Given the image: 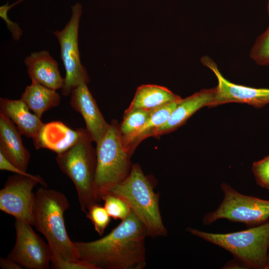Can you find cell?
I'll return each instance as SVG.
<instances>
[{
    "label": "cell",
    "mask_w": 269,
    "mask_h": 269,
    "mask_svg": "<svg viewBox=\"0 0 269 269\" xmlns=\"http://www.w3.org/2000/svg\"><path fill=\"white\" fill-rule=\"evenodd\" d=\"M147 228L131 210L106 236L91 242H74L80 260L96 269H143L146 266Z\"/></svg>",
    "instance_id": "obj_1"
},
{
    "label": "cell",
    "mask_w": 269,
    "mask_h": 269,
    "mask_svg": "<svg viewBox=\"0 0 269 269\" xmlns=\"http://www.w3.org/2000/svg\"><path fill=\"white\" fill-rule=\"evenodd\" d=\"M70 207L62 192L43 186L35 193L32 209V226L47 240L52 253L59 254L65 260L78 261L74 242L68 236L64 214Z\"/></svg>",
    "instance_id": "obj_2"
},
{
    "label": "cell",
    "mask_w": 269,
    "mask_h": 269,
    "mask_svg": "<svg viewBox=\"0 0 269 269\" xmlns=\"http://www.w3.org/2000/svg\"><path fill=\"white\" fill-rule=\"evenodd\" d=\"M109 193L128 204L147 228L149 236L155 238L167 236L168 231L159 210V195L155 193L152 183L138 164L132 165L128 176Z\"/></svg>",
    "instance_id": "obj_3"
},
{
    "label": "cell",
    "mask_w": 269,
    "mask_h": 269,
    "mask_svg": "<svg viewBox=\"0 0 269 269\" xmlns=\"http://www.w3.org/2000/svg\"><path fill=\"white\" fill-rule=\"evenodd\" d=\"M79 131V137L76 143L57 154L55 159L60 170L73 182L81 210L86 214L92 206L99 203L94 187L96 153L87 130L81 128Z\"/></svg>",
    "instance_id": "obj_4"
},
{
    "label": "cell",
    "mask_w": 269,
    "mask_h": 269,
    "mask_svg": "<svg viewBox=\"0 0 269 269\" xmlns=\"http://www.w3.org/2000/svg\"><path fill=\"white\" fill-rule=\"evenodd\" d=\"M193 236L230 252L248 269H266L269 249V220L247 230L226 234L188 227Z\"/></svg>",
    "instance_id": "obj_5"
},
{
    "label": "cell",
    "mask_w": 269,
    "mask_h": 269,
    "mask_svg": "<svg viewBox=\"0 0 269 269\" xmlns=\"http://www.w3.org/2000/svg\"><path fill=\"white\" fill-rule=\"evenodd\" d=\"M96 153L94 187L100 202L128 176L132 167V154L123 144L120 126L116 121H112L105 136L97 143Z\"/></svg>",
    "instance_id": "obj_6"
},
{
    "label": "cell",
    "mask_w": 269,
    "mask_h": 269,
    "mask_svg": "<svg viewBox=\"0 0 269 269\" xmlns=\"http://www.w3.org/2000/svg\"><path fill=\"white\" fill-rule=\"evenodd\" d=\"M220 188L224 195L223 200L215 210L204 216V225L227 219L254 227L269 220V200L242 194L225 182L221 184Z\"/></svg>",
    "instance_id": "obj_7"
},
{
    "label": "cell",
    "mask_w": 269,
    "mask_h": 269,
    "mask_svg": "<svg viewBox=\"0 0 269 269\" xmlns=\"http://www.w3.org/2000/svg\"><path fill=\"white\" fill-rule=\"evenodd\" d=\"M71 9L69 21L63 29L53 32L60 44L61 59L66 72L61 89V94L65 96L70 95L72 90L81 83L89 81L87 71L81 63L78 46V29L82 7L76 3Z\"/></svg>",
    "instance_id": "obj_8"
},
{
    "label": "cell",
    "mask_w": 269,
    "mask_h": 269,
    "mask_svg": "<svg viewBox=\"0 0 269 269\" xmlns=\"http://www.w3.org/2000/svg\"><path fill=\"white\" fill-rule=\"evenodd\" d=\"M38 184L46 187L39 175L15 174L9 176L0 190V210L25 221L32 226V209L35 193L32 191Z\"/></svg>",
    "instance_id": "obj_9"
},
{
    "label": "cell",
    "mask_w": 269,
    "mask_h": 269,
    "mask_svg": "<svg viewBox=\"0 0 269 269\" xmlns=\"http://www.w3.org/2000/svg\"><path fill=\"white\" fill-rule=\"evenodd\" d=\"M28 223L15 219L16 242L7 258L27 269H48L51 264L50 246L33 231Z\"/></svg>",
    "instance_id": "obj_10"
},
{
    "label": "cell",
    "mask_w": 269,
    "mask_h": 269,
    "mask_svg": "<svg viewBox=\"0 0 269 269\" xmlns=\"http://www.w3.org/2000/svg\"><path fill=\"white\" fill-rule=\"evenodd\" d=\"M201 62L213 72L218 80L216 93L211 107L238 103L261 108L269 104V88H257L234 84L223 76L217 64L208 56L203 57Z\"/></svg>",
    "instance_id": "obj_11"
},
{
    "label": "cell",
    "mask_w": 269,
    "mask_h": 269,
    "mask_svg": "<svg viewBox=\"0 0 269 269\" xmlns=\"http://www.w3.org/2000/svg\"><path fill=\"white\" fill-rule=\"evenodd\" d=\"M70 105L83 117L93 141L96 144L100 142L108 132L110 124L100 112L87 83L83 82L72 90Z\"/></svg>",
    "instance_id": "obj_12"
},
{
    "label": "cell",
    "mask_w": 269,
    "mask_h": 269,
    "mask_svg": "<svg viewBox=\"0 0 269 269\" xmlns=\"http://www.w3.org/2000/svg\"><path fill=\"white\" fill-rule=\"evenodd\" d=\"M216 93V88L203 89L182 99L167 121L155 132L159 136L174 131L184 124L196 112L202 107H211Z\"/></svg>",
    "instance_id": "obj_13"
},
{
    "label": "cell",
    "mask_w": 269,
    "mask_h": 269,
    "mask_svg": "<svg viewBox=\"0 0 269 269\" xmlns=\"http://www.w3.org/2000/svg\"><path fill=\"white\" fill-rule=\"evenodd\" d=\"M21 135L14 123L0 112V152L18 168L26 172L30 154L23 145Z\"/></svg>",
    "instance_id": "obj_14"
},
{
    "label": "cell",
    "mask_w": 269,
    "mask_h": 269,
    "mask_svg": "<svg viewBox=\"0 0 269 269\" xmlns=\"http://www.w3.org/2000/svg\"><path fill=\"white\" fill-rule=\"evenodd\" d=\"M31 80L49 88L62 89L64 78L60 73L57 61L45 50L31 53L24 60Z\"/></svg>",
    "instance_id": "obj_15"
},
{
    "label": "cell",
    "mask_w": 269,
    "mask_h": 269,
    "mask_svg": "<svg viewBox=\"0 0 269 269\" xmlns=\"http://www.w3.org/2000/svg\"><path fill=\"white\" fill-rule=\"evenodd\" d=\"M79 135V129L73 130L62 122H52L44 124L32 139L36 149L46 148L59 154L75 144Z\"/></svg>",
    "instance_id": "obj_16"
},
{
    "label": "cell",
    "mask_w": 269,
    "mask_h": 269,
    "mask_svg": "<svg viewBox=\"0 0 269 269\" xmlns=\"http://www.w3.org/2000/svg\"><path fill=\"white\" fill-rule=\"evenodd\" d=\"M0 112L8 117L22 135L34 138L44 125L41 118L30 112L27 105L20 99H0Z\"/></svg>",
    "instance_id": "obj_17"
},
{
    "label": "cell",
    "mask_w": 269,
    "mask_h": 269,
    "mask_svg": "<svg viewBox=\"0 0 269 269\" xmlns=\"http://www.w3.org/2000/svg\"><path fill=\"white\" fill-rule=\"evenodd\" d=\"M180 100L169 103L153 110L148 119L139 130L130 135L122 136L124 147L132 154L141 141L149 136H153L156 131L167 121Z\"/></svg>",
    "instance_id": "obj_18"
},
{
    "label": "cell",
    "mask_w": 269,
    "mask_h": 269,
    "mask_svg": "<svg viewBox=\"0 0 269 269\" xmlns=\"http://www.w3.org/2000/svg\"><path fill=\"white\" fill-rule=\"evenodd\" d=\"M181 99L163 86L152 84L142 85L137 88L128 109L154 110Z\"/></svg>",
    "instance_id": "obj_19"
},
{
    "label": "cell",
    "mask_w": 269,
    "mask_h": 269,
    "mask_svg": "<svg viewBox=\"0 0 269 269\" xmlns=\"http://www.w3.org/2000/svg\"><path fill=\"white\" fill-rule=\"evenodd\" d=\"M20 99L41 118L45 111L59 105L61 96L56 90L31 80V84L25 88Z\"/></svg>",
    "instance_id": "obj_20"
},
{
    "label": "cell",
    "mask_w": 269,
    "mask_h": 269,
    "mask_svg": "<svg viewBox=\"0 0 269 269\" xmlns=\"http://www.w3.org/2000/svg\"><path fill=\"white\" fill-rule=\"evenodd\" d=\"M153 111L139 108L127 109L120 125L122 136L130 135L139 130L148 119Z\"/></svg>",
    "instance_id": "obj_21"
},
{
    "label": "cell",
    "mask_w": 269,
    "mask_h": 269,
    "mask_svg": "<svg viewBox=\"0 0 269 269\" xmlns=\"http://www.w3.org/2000/svg\"><path fill=\"white\" fill-rule=\"evenodd\" d=\"M104 206L110 216L115 220L121 221L126 219L131 212V209L128 204L120 197L109 193L103 200Z\"/></svg>",
    "instance_id": "obj_22"
},
{
    "label": "cell",
    "mask_w": 269,
    "mask_h": 269,
    "mask_svg": "<svg viewBox=\"0 0 269 269\" xmlns=\"http://www.w3.org/2000/svg\"><path fill=\"white\" fill-rule=\"evenodd\" d=\"M250 57L260 65H269V26L257 39L251 50Z\"/></svg>",
    "instance_id": "obj_23"
},
{
    "label": "cell",
    "mask_w": 269,
    "mask_h": 269,
    "mask_svg": "<svg viewBox=\"0 0 269 269\" xmlns=\"http://www.w3.org/2000/svg\"><path fill=\"white\" fill-rule=\"evenodd\" d=\"M86 215L92 222L96 232L100 236L103 235L111 218L104 206L95 204L90 208Z\"/></svg>",
    "instance_id": "obj_24"
},
{
    "label": "cell",
    "mask_w": 269,
    "mask_h": 269,
    "mask_svg": "<svg viewBox=\"0 0 269 269\" xmlns=\"http://www.w3.org/2000/svg\"><path fill=\"white\" fill-rule=\"evenodd\" d=\"M257 184L269 190V155L255 161L252 167Z\"/></svg>",
    "instance_id": "obj_25"
},
{
    "label": "cell",
    "mask_w": 269,
    "mask_h": 269,
    "mask_svg": "<svg viewBox=\"0 0 269 269\" xmlns=\"http://www.w3.org/2000/svg\"><path fill=\"white\" fill-rule=\"evenodd\" d=\"M51 265L52 268L56 269H96L87 262L81 260L67 261L57 253H52Z\"/></svg>",
    "instance_id": "obj_26"
},
{
    "label": "cell",
    "mask_w": 269,
    "mask_h": 269,
    "mask_svg": "<svg viewBox=\"0 0 269 269\" xmlns=\"http://www.w3.org/2000/svg\"><path fill=\"white\" fill-rule=\"evenodd\" d=\"M16 4H17L16 2L10 5H8L7 3L0 7V16L5 21L8 29L11 33L12 38L15 41L18 40L22 36V31L17 23L10 20L7 15V12L13 5Z\"/></svg>",
    "instance_id": "obj_27"
},
{
    "label": "cell",
    "mask_w": 269,
    "mask_h": 269,
    "mask_svg": "<svg viewBox=\"0 0 269 269\" xmlns=\"http://www.w3.org/2000/svg\"><path fill=\"white\" fill-rule=\"evenodd\" d=\"M0 169L12 172L17 174L26 176L32 175V174H29L27 172L23 171L18 168L10 162L1 152H0Z\"/></svg>",
    "instance_id": "obj_28"
},
{
    "label": "cell",
    "mask_w": 269,
    "mask_h": 269,
    "mask_svg": "<svg viewBox=\"0 0 269 269\" xmlns=\"http://www.w3.org/2000/svg\"><path fill=\"white\" fill-rule=\"evenodd\" d=\"M0 267L2 269H22V268L13 260L7 258H0Z\"/></svg>",
    "instance_id": "obj_29"
},
{
    "label": "cell",
    "mask_w": 269,
    "mask_h": 269,
    "mask_svg": "<svg viewBox=\"0 0 269 269\" xmlns=\"http://www.w3.org/2000/svg\"><path fill=\"white\" fill-rule=\"evenodd\" d=\"M223 269H248L241 262L235 259L234 260L229 261L226 263Z\"/></svg>",
    "instance_id": "obj_30"
},
{
    "label": "cell",
    "mask_w": 269,
    "mask_h": 269,
    "mask_svg": "<svg viewBox=\"0 0 269 269\" xmlns=\"http://www.w3.org/2000/svg\"><path fill=\"white\" fill-rule=\"evenodd\" d=\"M266 269H269V251H268V262H267Z\"/></svg>",
    "instance_id": "obj_31"
},
{
    "label": "cell",
    "mask_w": 269,
    "mask_h": 269,
    "mask_svg": "<svg viewBox=\"0 0 269 269\" xmlns=\"http://www.w3.org/2000/svg\"><path fill=\"white\" fill-rule=\"evenodd\" d=\"M268 11L269 16V2H268Z\"/></svg>",
    "instance_id": "obj_32"
}]
</instances>
